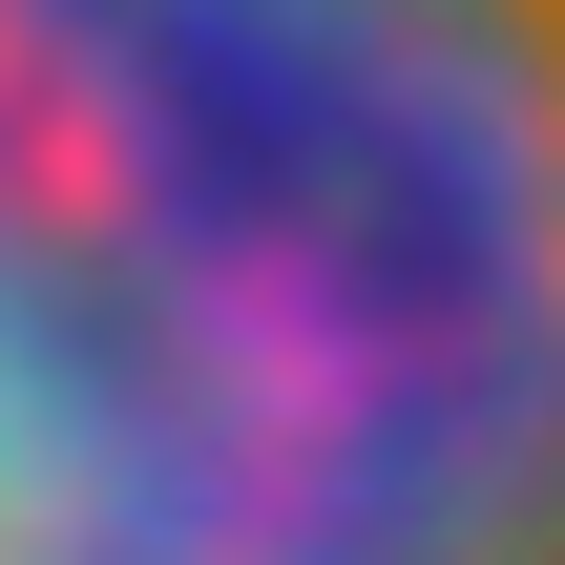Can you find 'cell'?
Segmentation results:
<instances>
[{
  "label": "cell",
  "instance_id": "cell-1",
  "mask_svg": "<svg viewBox=\"0 0 565 565\" xmlns=\"http://www.w3.org/2000/svg\"><path fill=\"white\" fill-rule=\"evenodd\" d=\"M0 565H565V0H0Z\"/></svg>",
  "mask_w": 565,
  "mask_h": 565
}]
</instances>
